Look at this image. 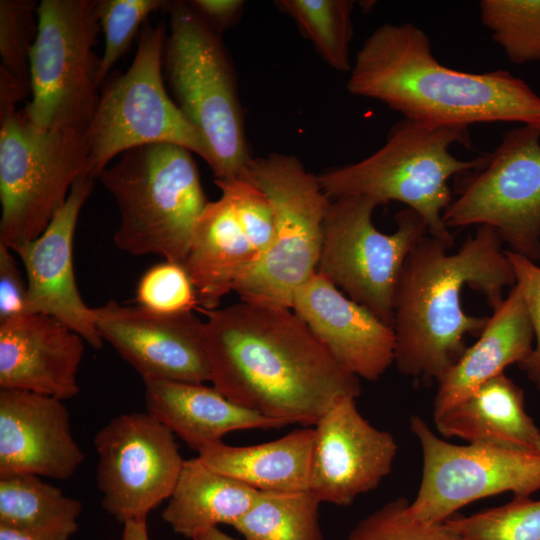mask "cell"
Listing matches in <instances>:
<instances>
[{
    "mask_svg": "<svg viewBox=\"0 0 540 540\" xmlns=\"http://www.w3.org/2000/svg\"><path fill=\"white\" fill-rule=\"evenodd\" d=\"M410 431L419 442L422 474L410 511L418 520L440 523L479 499L540 491V455L479 444L457 445L437 436L413 415Z\"/></svg>",
    "mask_w": 540,
    "mask_h": 540,
    "instance_id": "obj_13",
    "label": "cell"
},
{
    "mask_svg": "<svg viewBox=\"0 0 540 540\" xmlns=\"http://www.w3.org/2000/svg\"><path fill=\"white\" fill-rule=\"evenodd\" d=\"M163 0H97L99 25L105 47L100 57L98 84L101 88L114 64L127 52L148 16L165 8Z\"/></svg>",
    "mask_w": 540,
    "mask_h": 540,
    "instance_id": "obj_32",
    "label": "cell"
},
{
    "mask_svg": "<svg viewBox=\"0 0 540 540\" xmlns=\"http://www.w3.org/2000/svg\"><path fill=\"white\" fill-rule=\"evenodd\" d=\"M85 343L46 314H25L0 323V388L63 401L75 397Z\"/></svg>",
    "mask_w": 540,
    "mask_h": 540,
    "instance_id": "obj_20",
    "label": "cell"
},
{
    "mask_svg": "<svg viewBox=\"0 0 540 540\" xmlns=\"http://www.w3.org/2000/svg\"><path fill=\"white\" fill-rule=\"evenodd\" d=\"M85 458L63 400L23 390H0V478L73 476Z\"/></svg>",
    "mask_w": 540,
    "mask_h": 540,
    "instance_id": "obj_19",
    "label": "cell"
},
{
    "mask_svg": "<svg viewBox=\"0 0 540 540\" xmlns=\"http://www.w3.org/2000/svg\"><path fill=\"white\" fill-rule=\"evenodd\" d=\"M257 494L258 490L212 470L197 456L184 461L161 516L175 533L192 540L220 524L232 526Z\"/></svg>",
    "mask_w": 540,
    "mask_h": 540,
    "instance_id": "obj_26",
    "label": "cell"
},
{
    "mask_svg": "<svg viewBox=\"0 0 540 540\" xmlns=\"http://www.w3.org/2000/svg\"><path fill=\"white\" fill-rule=\"evenodd\" d=\"M506 254L513 266L516 285L524 298L534 330L535 346L518 367L540 390V266L511 250H506Z\"/></svg>",
    "mask_w": 540,
    "mask_h": 540,
    "instance_id": "obj_37",
    "label": "cell"
},
{
    "mask_svg": "<svg viewBox=\"0 0 540 540\" xmlns=\"http://www.w3.org/2000/svg\"><path fill=\"white\" fill-rule=\"evenodd\" d=\"M347 540H463L445 522L415 518L410 501L399 497L372 512L352 529Z\"/></svg>",
    "mask_w": 540,
    "mask_h": 540,
    "instance_id": "obj_33",
    "label": "cell"
},
{
    "mask_svg": "<svg viewBox=\"0 0 540 540\" xmlns=\"http://www.w3.org/2000/svg\"><path fill=\"white\" fill-rule=\"evenodd\" d=\"M101 505L117 521L147 520L169 499L182 458L174 433L148 412L113 418L93 440Z\"/></svg>",
    "mask_w": 540,
    "mask_h": 540,
    "instance_id": "obj_14",
    "label": "cell"
},
{
    "mask_svg": "<svg viewBox=\"0 0 540 540\" xmlns=\"http://www.w3.org/2000/svg\"><path fill=\"white\" fill-rule=\"evenodd\" d=\"M12 253L0 243V323L24 315L26 309L27 280Z\"/></svg>",
    "mask_w": 540,
    "mask_h": 540,
    "instance_id": "obj_38",
    "label": "cell"
},
{
    "mask_svg": "<svg viewBox=\"0 0 540 540\" xmlns=\"http://www.w3.org/2000/svg\"><path fill=\"white\" fill-rule=\"evenodd\" d=\"M165 25L145 23L132 64L109 75L86 130L88 171L95 179L123 152L149 144H175L209 161L208 148L164 86Z\"/></svg>",
    "mask_w": 540,
    "mask_h": 540,
    "instance_id": "obj_7",
    "label": "cell"
},
{
    "mask_svg": "<svg viewBox=\"0 0 540 540\" xmlns=\"http://www.w3.org/2000/svg\"><path fill=\"white\" fill-rule=\"evenodd\" d=\"M94 180L91 175L79 178L43 233L13 252L21 259L26 274L25 314L55 317L99 350L104 341L96 328L94 309L80 295L73 266L77 221Z\"/></svg>",
    "mask_w": 540,
    "mask_h": 540,
    "instance_id": "obj_17",
    "label": "cell"
},
{
    "mask_svg": "<svg viewBox=\"0 0 540 540\" xmlns=\"http://www.w3.org/2000/svg\"><path fill=\"white\" fill-rule=\"evenodd\" d=\"M533 341L530 315L515 284L488 317L478 340L437 380L433 416L503 374L508 366L519 365L531 353Z\"/></svg>",
    "mask_w": 540,
    "mask_h": 540,
    "instance_id": "obj_21",
    "label": "cell"
},
{
    "mask_svg": "<svg viewBox=\"0 0 540 540\" xmlns=\"http://www.w3.org/2000/svg\"><path fill=\"white\" fill-rule=\"evenodd\" d=\"M498 232L478 226L455 253L426 234L410 251L394 297V365L404 376L437 381L464 353L465 336H479L488 317L462 306L465 286L482 293L494 310L503 290L516 284Z\"/></svg>",
    "mask_w": 540,
    "mask_h": 540,
    "instance_id": "obj_3",
    "label": "cell"
},
{
    "mask_svg": "<svg viewBox=\"0 0 540 540\" xmlns=\"http://www.w3.org/2000/svg\"><path fill=\"white\" fill-rule=\"evenodd\" d=\"M347 89L430 127L540 126V96L524 80L504 70L469 73L443 65L412 23H386L366 38Z\"/></svg>",
    "mask_w": 540,
    "mask_h": 540,
    "instance_id": "obj_2",
    "label": "cell"
},
{
    "mask_svg": "<svg viewBox=\"0 0 540 540\" xmlns=\"http://www.w3.org/2000/svg\"><path fill=\"white\" fill-rule=\"evenodd\" d=\"M378 206L366 196L331 200L316 272L393 328L394 297L404 263L428 231L420 215L405 208L395 215V231L382 233L372 220Z\"/></svg>",
    "mask_w": 540,
    "mask_h": 540,
    "instance_id": "obj_11",
    "label": "cell"
},
{
    "mask_svg": "<svg viewBox=\"0 0 540 540\" xmlns=\"http://www.w3.org/2000/svg\"><path fill=\"white\" fill-rule=\"evenodd\" d=\"M258 262L229 201L222 195L209 201L194 228L184 263L201 310L218 308Z\"/></svg>",
    "mask_w": 540,
    "mask_h": 540,
    "instance_id": "obj_24",
    "label": "cell"
},
{
    "mask_svg": "<svg viewBox=\"0 0 540 540\" xmlns=\"http://www.w3.org/2000/svg\"><path fill=\"white\" fill-rule=\"evenodd\" d=\"M240 177L270 199L276 228L270 249L234 292L243 302L291 309L295 292L317 270L331 199L293 155L251 158Z\"/></svg>",
    "mask_w": 540,
    "mask_h": 540,
    "instance_id": "obj_8",
    "label": "cell"
},
{
    "mask_svg": "<svg viewBox=\"0 0 540 540\" xmlns=\"http://www.w3.org/2000/svg\"><path fill=\"white\" fill-rule=\"evenodd\" d=\"M456 178L457 196L443 214L450 230L489 226L511 251L540 260V126L507 131L480 166Z\"/></svg>",
    "mask_w": 540,
    "mask_h": 540,
    "instance_id": "obj_12",
    "label": "cell"
},
{
    "mask_svg": "<svg viewBox=\"0 0 540 540\" xmlns=\"http://www.w3.org/2000/svg\"><path fill=\"white\" fill-rule=\"evenodd\" d=\"M121 540H150L147 520H132L123 524Z\"/></svg>",
    "mask_w": 540,
    "mask_h": 540,
    "instance_id": "obj_41",
    "label": "cell"
},
{
    "mask_svg": "<svg viewBox=\"0 0 540 540\" xmlns=\"http://www.w3.org/2000/svg\"><path fill=\"white\" fill-rule=\"evenodd\" d=\"M37 18L23 110L37 127L86 131L100 96L97 0H42Z\"/></svg>",
    "mask_w": 540,
    "mask_h": 540,
    "instance_id": "obj_10",
    "label": "cell"
},
{
    "mask_svg": "<svg viewBox=\"0 0 540 540\" xmlns=\"http://www.w3.org/2000/svg\"><path fill=\"white\" fill-rule=\"evenodd\" d=\"M355 400L338 401L314 427L309 490L321 503L351 505L380 485L397 456L394 436L366 420Z\"/></svg>",
    "mask_w": 540,
    "mask_h": 540,
    "instance_id": "obj_16",
    "label": "cell"
},
{
    "mask_svg": "<svg viewBox=\"0 0 540 540\" xmlns=\"http://www.w3.org/2000/svg\"><path fill=\"white\" fill-rule=\"evenodd\" d=\"M0 124V243L15 251L43 233L90 175L86 131L37 127L23 109Z\"/></svg>",
    "mask_w": 540,
    "mask_h": 540,
    "instance_id": "obj_9",
    "label": "cell"
},
{
    "mask_svg": "<svg viewBox=\"0 0 540 540\" xmlns=\"http://www.w3.org/2000/svg\"><path fill=\"white\" fill-rule=\"evenodd\" d=\"M315 429L293 430L273 441L232 446L222 440L198 451L212 470L258 491L309 490Z\"/></svg>",
    "mask_w": 540,
    "mask_h": 540,
    "instance_id": "obj_25",
    "label": "cell"
},
{
    "mask_svg": "<svg viewBox=\"0 0 540 540\" xmlns=\"http://www.w3.org/2000/svg\"><path fill=\"white\" fill-rule=\"evenodd\" d=\"M482 24L510 62H540V0H482Z\"/></svg>",
    "mask_w": 540,
    "mask_h": 540,
    "instance_id": "obj_30",
    "label": "cell"
},
{
    "mask_svg": "<svg viewBox=\"0 0 540 540\" xmlns=\"http://www.w3.org/2000/svg\"><path fill=\"white\" fill-rule=\"evenodd\" d=\"M0 540H38L29 535L0 525Z\"/></svg>",
    "mask_w": 540,
    "mask_h": 540,
    "instance_id": "obj_43",
    "label": "cell"
},
{
    "mask_svg": "<svg viewBox=\"0 0 540 540\" xmlns=\"http://www.w3.org/2000/svg\"><path fill=\"white\" fill-rule=\"evenodd\" d=\"M188 3L219 34L239 20L244 8L241 0H191Z\"/></svg>",
    "mask_w": 540,
    "mask_h": 540,
    "instance_id": "obj_39",
    "label": "cell"
},
{
    "mask_svg": "<svg viewBox=\"0 0 540 540\" xmlns=\"http://www.w3.org/2000/svg\"><path fill=\"white\" fill-rule=\"evenodd\" d=\"M191 153L175 144L138 146L98 175L119 211L113 236L118 248L184 265L194 228L209 203Z\"/></svg>",
    "mask_w": 540,
    "mask_h": 540,
    "instance_id": "obj_5",
    "label": "cell"
},
{
    "mask_svg": "<svg viewBox=\"0 0 540 540\" xmlns=\"http://www.w3.org/2000/svg\"><path fill=\"white\" fill-rule=\"evenodd\" d=\"M291 309L347 372L369 381L394 363L393 328L315 272L295 292Z\"/></svg>",
    "mask_w": 540,
    "mask_h": 540,
    "instance_id": "obj_18",
    "label": "cell"
},
{
    "mask_svg": "<svg viewBox=\"0 0 540 540\" xmlns=\"http://www.w3.org/2000/svg\"><path fill=\"white\" fill-rule=\"evenodd\" d=\"M277 8L291 17L320 57L333 69L350 72L353 38L350 0H278Z\"/></svg>",
    "mask_w": 540,
    "mask_h": 540,
    "instance_id": "obj_29",
    "label": "cell"
},
{
    "mask_svg": "<svg viewBox=\"0 0 540 540\" xmlns=\"http://www.w3.org/2000/svg\"><path fill=\"white\" fill-rule=\"evenodd\" d=\"M321 501L310 491H258L231 527L244 540H323Z\"/></svg>",
    "mask_w": 540,
    "mask_h": 540,
    "instance_id": "obj_28",
    "label": "cell"
},
{
    "mask_svg": "<svg viewBox=\"0 0 540 540\" xmlns=\"http://www.w3.org/2000/svg\"><path fill=\"white\" fill-rule=\"evenodd\" d=\"M163 69L175 104L209 152L215 180L240 177L251 156L236 77L221 34L188 1H168Z\"/></svg>",
    "mask_w": 540,
    "mask_h": 540,
    "instance_id": "obj_6",
    "label": "cell"
},
{
    "mask_svg": "<svg viewBox=\"0 0 540 540\" xmlns=\"http://www.w3.org/2000/svg\"><path fill=\"white\" fill-rule=\"evenodd\" d=\"M444 522L463 540H540V500L513 497L504 505Z\"/></svg>",
    "mask_w": 540,
    "mask_h": 540,
    "instance_id": "obj_31",
    "label": "cell"
},
{
    "mask_svg": "<svg viewBox=\"0 0 540 540\" xmlns=\"http://www.w3.org/2000/svg\"><path fill=\"white\" fill-rule=\"evenodd\" d=\"M202 312L210 382L234 403L309 427L338 401L361 394L359 378L292 309L239 301Z\"/></svg>",
    "mask_w": 540,
    "mask_h": 540,
    "instance_id": "obj_1",
    "label": "cell"
},
{
    "mask_svg": "<svg viewBox=\"0 0 540 540\" xmlns=\"http://www.w3.org/2000/svg\"><path fill=\"white\" fill-rule=\"evenodd\" d=\"M468 128L430 127L402 118L387 133L373 154L348 165L318 174L331 199L366 196L382 204L398 201L420 215L428 234L449 248L451 230L443 220L453 200L448 182L480 166L483 155L471 160L456 158L450 148L470 145Z\"/></svg>",
    "mask_w": 540,
    "mask_h": 540,
    "instance_id": "obj_4",
    "label": "cell"
},
{
    "mask_svg": "<svg viewBox=\"0 0 540 540\" xmlns=\"http://www.w3.org/2000/svg\"><path fill=\"white\" fill-rule=\"evenodd\" d=\"M37 7L32 0L0 1V67L27 82L38 29Z\"/></svg>",
    "mask_w": 540,
    "mask_h": 540,
    "instance_id": "obj_35",
    "label": "cell"
},
{
    "mask_svg": "<svg viewBox=\"0 0 540 540\" xmlns=\"http://www.w3.org/2000/svg\"><path fill=\"white\" fill-rule=\"evenodd\" d=\"M31 92L30 82L0 67V116L16 111L17 103Z\"/></svg>",
    "mask_w": 540,
    "mask_h": 540,
    "instance_id": "obj_40",
    "label": "cell"
},
{
    "mask_svg": "<svg viewBox=\"0 0 540 540\" xmlns=\"http://www.w3.org/2000/svg\"><path fill=\"white\" fill-rule=\"evenodd\" d=\"M83 505L36 475L0 478V525L38 540H70Z\"/></svg>",
    "mask_w": 540,
    "mask_h": 540,
    "instance_id": "obj_27",
    "label": "cell"
},
{
    "mask_svg": "<svg viewBox=\"0 0 540 540\" xmlns=\"http://www.w3.org/2000/svg\"><path fill=\"white\" fill-rule=\"evenodd\" d=\"M103 341L129 363L143 381H210L204 321L193 311L166 314L116 301L93 308Z\"/></svg>",
    "mask_w": 540,
    "mask_h": 540,
    "instance_id": "obj_15",
    "label": "cell"
},
{
    "mask_svg": "<svg viewBox=\"0 0 540 540\" xmlns=\"http://www.w3.org/2000/svg\"><path fill=\"white\" fill-rule=\"evenodd\" d=\"M192 540H238L235 539L225 532H223L219 527L211 528L198 536L194 537Z\"/></svg>",
    "mask_w": 540,
    "mask_h": 540,
    "instance_id": "obj_42",
    "label": "cell"
},
{
    "mask_svg": "<svg viewBox=\"0 0 540 540\" xmlns=\"http://www.w3.org/2000/svg\"><path fill=\"white\" fill-rule=\"evenodd\" d=\"M215 184L221 195L229 201L260 261L270 249L275 237L276 219L270 199L244 177L215 180Z\"/></svg>",
    "mask_w": 540,
    "mask_h": 540,
    "instance_id": "obj_34",
    "label": "cell"
},
{
    "mask_svg": "<svg viewBox=\"0 0 540 540\" xmlns=\"http://www.w3.org/2000/svg\"><path fill=\"white\" fill-rule=\"evenodd\" d=\"M147 412L197 452L227 433L289 425L234 403L204 383L145 381Z\"/></svg>",
    "mask_w": 540,
    "mask_h": 540,
    "instance_id": "obj_22",
    "label": "cell"
},
{
    "mask_svg": "<svg viewBox=\"0 0 540 540\" xmlns=\"http://www.w3.org/2000/svg\"><path fill=\"white\" fill-rule=\"evenodd\" d=\"M136 300L141 307L166 314L191 312L198 306L185 266L165 260L143 273L137 284Z\"/></svg>",
    "mask_w": 540,
    "mask_h": 540,
    "instance_id": "obj_36",
    "label": "cell"
},
{
    "mask_svg": "<svg viewBox=\"0 0 540 540\" xmlns=\"http://www.w3.org/2000/svg\"><path fill=\"white\" fill-rule=\"evenodd\" d=\"M433 419L444 438L540 455V429L525 409L524 391L504 373Z\"/></svg>",
    "mask_w": 540,
    "mask_h": 540,
    "instance_id": "obj_23",
    "label": "cell"
}]
</instances>
